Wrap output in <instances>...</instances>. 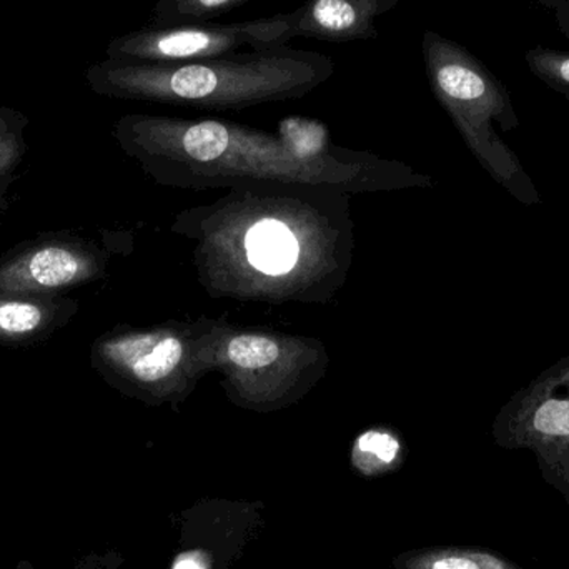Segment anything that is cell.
Segmentation results:
<instances>
[{"instance_id":"obj_4","label":"cell","mask_w":569,"mask_h":569,"mask_svg":"<svg viewBox=\"0 0 569 569\" xmlns=\"http://www.w3.org/2000/svg\"><path fill=\"white\" fill-rule=\"evenodd\" d=\"M495 433L501 443L569 461V355L515 391L498 413Z\"/></svg>"},{"instance_id":"obj_16","label":"cell","mask_w":569,"mask_h":569,"mask_svg":"<svg viewBox=\"0 0 569 569\" xmlns=\"http://www.w3.org/2000/svg\"><path fill=\"white\" fill-rule=\"evenodd\" d=\"M26 153V133H19L0 142V219L12 202V186L17 180V169Z\"/></svg>"},{"instance_id":"obj_2","label":"cell","mask_w":569,"mask_h":569,"mask_svg":"<svg viewBox=\"0 0 569 569\" xmlns=\"http://www.w3.org/2000/svg\"><path fill=\"white\" fill-rule=\"evenodd\" d=\"M425 70L465 142L491 179L523 206H541L540 192L517 153L495 127L513 132L520 117L505 83L470 50L441 33L427 30L421 39Z\"/></svg>"},{"instance_id":"obj_7","label":"cell","mask_w":569,"mask_h":569,"mask_svg":"<svg viewBox=\"0 0 569 569\" xmlns=\"http://www.w3.org/2000/svg\"><path fill=\"white\" fill-rule=\"evenodd\" d=\"M398 0H305L298 7L295 39L345 43L378 36L377 19L397 7Z\"/></svg>"},{"instance_id":"obj_20","label":"cell","mask_w":569,"mask_h":569,"mask_svg":"<svg viewBox=\"0 0 569 569\" xmlns=\"http://www.w3.org/2000/svg\"><path fill=\"white\" fill-rule=\"evenodd\" d=\"M173 569H206V565L200 558H196V555H182Z\"/></svg>"},{"instance_id":"obj_18","label":"cell","mask_w":569,"mask_h":569,"mask_svg":"<svg viewBox=\"0 0 569 569\" xmlns=\"http://www.w3.org/2000/svg\"><path fill=\"white\" fill-rule=\"evenodd\" d=\"M120 557L113 551L106 555L90 553L79 558L73 565V569H119Z\"/></svg>"},{"instance_id":"obj_14","label":"cell","mask_w":569,"mask_h":569,"mask_svg":"<svg viewBox=\"0 0 569 569\" xmlns=\"http://www.w3.org/2000/svg\"><path fill=\"white\" fill-rule=\"evenodd\" d=\"M287 149L298 159L318 156L327 143V130L320 123L305 119L283 120L280 126Z\"/></svg>"},{"instance_id":"obj_17","label":"cell","mask_w":569,"mask_h":569,"mask_svg":"<svg viewBox=\"0 0 569 569\" xmlns=\"http://www.w3.org/2000/svg\"><path fill=\"white\" fill-rule=\"evenodd\" d=\"M27 117L9 107H0V142L10 139V137L26 133Z\"/></svg>"},{"instance_id":"obj_6","label":"cell","mask_w":569,"mask_h":569,"mask_svg":"<svg viewBox=\"0 0 569 569\" xmlns=\"http://www.w3.org/2000/svg\"><path fill=\"white\" fill-rule=\"evenodd\" d=\"M180 358L182 343L166 333L106 337L97 341L92 350L97 368L139 383H156L169 377Z\"/></svg>"},{"instance_id":"obj_8","label":"cell","mask_w":569,"mask_h":569,"mask_svg":"<svg viewBox=\"0 0 569 569\" xmlns=\"http://www.w3.org/2000/svg\"><path fill=\"white\" fill-rule=\"evenodd\" d=\"M77 308L66 295L0 291V345L26 347L47 340L72 320Z\"/></svg>"},{"instance_id":"obj_21","label":"cell","mask_w":569,"mask_h":569,"mask_svg":"<svg viewBox=\"0 0 569 569\" xmlns=\"http://www.w3.org/2000/svg\"><path fill=\"white\" fill-rule=\"evenodd\" d=\"M541 2L547 3L548 7L555 10L561 2H565V0H541Z\"/></svg>"},{"instance_id":"obj_5","label":"cell","mask_w":569,"mask_h":569,"mask_svg":"<svg viewBox=\"0 0 569 569\" xmlns=\"http://www.w3.org/2000/svg\"><path fill=\"white\" fill-rule=\"evenodd\" d=\"M99 270L89 243L72 233H46L0 257V291L63 295Z\"/></svg>"},{"instance_id":"obj_3","label":"cell","mask_w":569,"mask_h":569,"mask_svg":"<svg viewBox=\"0 0 569 569\" xmlns=\"http://www.w3.org/2000/svg\"><path fill=\"white\" fill-rule=\"evenodd\" d=\"M297 20V10H291L247 22L147 26L110 40L106 59L173 63L212 59L239 50L272 49L295 39Z\"/></svg>"},{"instance_id":"obj_15","label":"cell","mask_w":569,"mask_h":569,"mask_svg":"<svg viewBox=\"0 0 569 569\" xmlns=\"http://www.w3.org/2000/svg\"><path fill=\"white\" fill-rule=\"evenodd\" d=\"M279 355V345L266 337H237L229 345L230 360L250 370L269 367Z\"/></svg>"},{"instance_id":"obj_13","label":"cell","mask_w":569,"mask_h":569,"mask_svg":"<svg viewBox=\"0 0 569 569\" xmlns=\"http://www.w3.org/2000/svg\"><path fill=\"white\" fill-rule=\"evenodd\" d=\"M400 569H508L491 557L467 553H415L397 560Z\"/></svg>"},{"instance_id":"obj_10","label":"cell","mask_w":569,"mask_h":569,"mask_svg":"<svg viewBox=\"0 0 569 569\" xmlns=\"http://www.w3.org/2000/svg\"><path fill=\"white\" fill-rule=\"evenodd\" d=\"M252 0H159L153 7L149 26L210 22Z\"/></svg>"},{"instance_id":"obj_9","label":"cell","mask_w":569,"mask_h":569,"mask_svg":"<svg viewBox=\"0 0 569 569\" xmlns=\"http://www.w3.org/2000/svg\"><path fill=\"white\" fill-rule=\"evenodd\" d=\"M246 249L249 262L267 276H282L297 263V240L277 220L257 223L247 236Z\"/></svg>"},{"instance_id":"obj_11","label":"cell","mask_w":569,"mask_h":569,"mask_svg":"<svg viewBox=\"0 0 569 569\" xmlns=\"http://www.w3.org/2000/svg\"><path fill=\"white\" fill-rule=\"evenodd\" d=\"M400 453L397 438L383 431H367L355 443V467L365 475L380 473L387 470Z\"/></svg>"},{"instance_id":"obj_19","label":"cell","mask_w":569,"mask_h":569,"mask_svg":"<svg viewBox=\"0 0 569 569\" xmlns=\"http://www.w3.org/2000/svg\"><path fill=\"white\" fill-rule=\"evenodd\" d=\"M555 13H557L558 27H560L561 32H563L569 40V0L561 2L560 6L555 9Z\"/></svg>"},{"instance_id":"obj_12","label":"cell","mask_w":569,"mask_h":569,"mask_svg":"<svg viewBox=\"0 0 569 569\" xmlns=\"http://www.w3.org/2000/svg\"><path fill=\"white\" fill-rule=\"evenodd\" d=\"M528 69L555 92L569 99V52L533 47L525 53Z\"/></svg>"},{"instance_id":"obj_1","label":"cell","mask_w":569,"mask_h":569,"mask_svg":"<svg viewBox=\"0 0 569 569\" xmlns=\"http://www.w3.org/2000/svg\"><path fill=\"white\" fill-rule=\"evenodd\" d=\"M333 72L325 53L282 46L189 62L106 59L90 66L86 79L93 92L113 99L229 109L305 96Z\"/></svg>"}]
</instances>
